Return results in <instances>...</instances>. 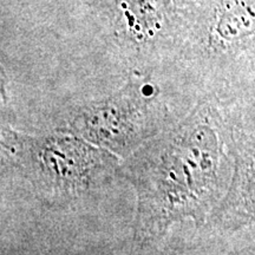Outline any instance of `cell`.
<instances>
[{"label": "cell", "instance_id": "1", "mask_svg": "<svg viewBox=\"0 0 255 255\" xmlns=\"http://www.w3.org/2000/svg\"><path fill=\"white\" fill-rule=\"evenodd\" d=\"M220 162L218 133L203 109L123 159L119 175L136 193L133 240L138 246L156 244L176 222L205 221L218 196Z\"/></svg>", "mask_w": 255, "mask_h": 255}, {"label": "cell", "instance_id": "2", "mask_svg": "<svg viewBox=\"0 0 255 255\" xmlns=\"http://www.w3.org/2000/svg\"><path fill=\"white\" fill-rule=\"evenodd\" d=\"M6 162L50 209H66L96 194L119 175L123 159L76 133L30 135L1 128Z\"/></svg>", "mask_w": 255, "mask_h": 255}, {"label": "cell", "instance_id": "3", "mask_svg": "<svg viewBox=\"0 0 255 255\" xmlns=\"http://www.w3.org/2000/svg\"><path fill=\"white\" fill-rule=\"evenodd\" d=\"M169 111L159 89L135 76L115 94L71 111L66 131L83 137L124 159L167 129Z\"/></svg>", "mask_w": 255, "mask_h": 255}, {"label": "cell", "instance_id": "4", "mask_svg": "<svg viewBox=\"0 0 255 255\" xmlns=\"http://www.w3.org/2000/svg\"><path fill=\"white\" fill-rule=\"evenodd\" d=\"M215 40L232 43L255 33V0H222L213 28Z\"/></svg>", "mask_w": 255, "mask_h": 255}, {"label": "cell", "instance_id": "5", "mask_svg": "<svg viewBox=\"0 0 255 255\" xmlns=\"http://www.w3.org/2000/svg\"><path fill=\"white\" fill-rule=\"evenodd\" d=\"M171 0H122L121 8L129 33L137 40L154 37L163 26Z\"/></svg>", "mask_w": 255, "mask_h": 255}]
</instances>
